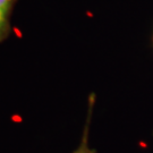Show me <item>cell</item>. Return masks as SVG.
<instances>
[{"mask_svg": "<svg viewBox=\"0 0 153 153\" xmlns=\"http://www.w3.org/2000/svg\"><path fill=\"white\" fill-rule=\"evenodd\" d=\"M94 104H95V94L91 93L88 95L86 119H85V124H84V127H83L82 137L79 140V143H78L77 148L74 150L73 153H97V151L94 149L90 146V128H91V123H92Z\"/></svg>", "mask_w": 153, "mask_h": 153, "instance_id": "1", "label": "cell"}, {"mask_svg": "<svg viewBox=\"0 0 153 153\" xmlns=\"http://www.w3.org/2000/svg\"><path fill=\"white\" fill-rule=\"evenodd\" d=\"M17 0H0V43L5 42L11 33V15Z\"/></svg>", "mask_w": 153, "mask_h": 153, "instance_id": "2", "label": "cell"}]
</instances>
